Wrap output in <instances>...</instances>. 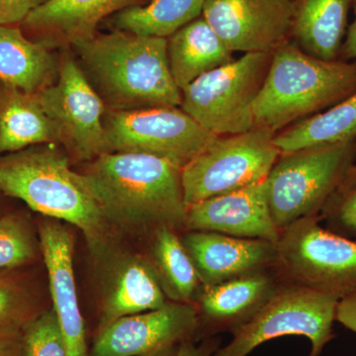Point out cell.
<instances>
[{
	"label": "cell",
	"mask_w": 356,
	"mask_h": 356,
	"mask_svg": "<svg viewBox=\"0 0 356 356\" xmlns=\"http://www.w3.org/2000/svg\"><path fill=\"white\" fill-rule=\"evenodd\" d=\"M351 8L353 9L355 18L346 30V37L339 53V60H356V0H353Z\"/></svg>",
	"instance_id": "e575fe53"
},
{
	"label": "cell",
	"mask_w": 356,
	"mask_h": 356,
	"mask_svg": "<svg viewBox=\"0 0 356 356\" xmlns=\"http://www.w3.org/2000/svg\"><path fill=\"white\" fill-rule=\"evenodd\" d=\"M220 339H206L199 346L195 341H184L178 346L177 356H211L220 348Z\"/></svg>",
	"instance_id": "836d02e7"
},
{
	"label": "cell",
	"mask_w": 356,
	"mask_h": 356,
	"mask_svg": "<svg viewBox=\"0 0 356 356\" xmlns=\"http://www.w3.org/2000/svg\"><path fill=\"white\" fill-rule=\"evenodd\" d=\"M58 74L46 44L30 41L18 28L0 26V83L35 95L55 83Z\"/></svg>",
	"instance_id": "7402d4cb"
},
{
	"label": "cell",
	"mask_w": 356,
	"mask_h": 356,
	"mask_svg": "<svg viewBox=\"0 0 356 356\" xmlns=\"http://www.w3.org/2000/svg\"><path fill=\"white\" fill-rule=\"evenodd\" d=\"M339 298L291 283L280 286L254 315L232 331L233 339L211 356H248L257 346L277 337H305L308 356H320L332 339Z\"/></svg>",
	"instance_id": "8992f818"
},
{
	"label": "cell",
	"mask_w": 356,
	"mask_h": 356,
	"mask_svg": "<svg viewBox=\"0 0 356 356\" xmlns=\"http://www.w3.org/2000/svg\"><path fill=\"white\" fill-rule=\"evenodd\" d=\"M151 262L166 297L191 303L201 281L177 229L159 226L153 231Z\"/></svg>",
	"instance_id": "d4e9b609"
},
{
	"label": "cell",
	"mask_w": 356,
	"mask_h": 356,
	"mask_svg": "<svg viewBox=\"0 0 356 356\" xmlns=\"http://www.w3.org/2000/svg\"><path fill=\"white\" fill-rule=\"evenodd\" d=\"M20 327H1L0 329V356H20Z\"/></svg>",
	"instance_id": "d6a6232c"
},
{
	"label": "cell",
	"mask_w": 356,
	"mask_h": 356,
	"mask_svg": "<svg viewBox=\"0 0 356 356\" xmlns=\"http://www.w3.org/2000/svg\"><path fill=\"white\" fill-rule=\"evenodd\" d=\"M20 356H67L55 311L40 312L22 327Z\"/></svg>",
	"instance_id": "4316f807"
},
{
	"label": "cell",
	"mask_w": 356,
	"mask_h": 356,
	"mask_svg": "<svg viewBox=\"0 0 356 356\" xmlns=\"http://www.w3.org/2000/svg\"><path fill=\"white\" fill-rule=\"evenodd\" d=\"M38 314L24 288L11 278L0 277V329H22Z\"/></svg>",
	"instance_id": "f1b7e54d"
},
{
	"label": "cell",
	"mask_w": 356,
	"mask_h": 356,
	"mask_svg": "<svg viewBox=\"0 0 356 356\" xmlns=\"http://www.w3.org/2000/svg\"><path fill=\"white\" fill-rule=\"evenodd\" d=\"M36 247L31 231L20 218L0 219V269L13 268L31 261Z\"/></svg>",
	"instance_id": "83f0119b"
},
{
	"label": "cell",
	"mask_w": 356,
	"mask_h": 356,
	"mask_svg": "<svg viewBox=\"0 0 356 356\" xmlns=\"http://www.w3.org/2000/svg\"><path fill=\"white\" fill-rule=\"evenodd\" d=\"M0 191L24 201L50 219L83 232L98 259L108 254L113 227L107 221L67 154L51 146L34 147L0 158Z\"/></svg>",
	"instance_id": "3957f363"
},
{
	"label": "cell",
	"mask_w": 356,
	"mask_h": 356,
	"mask_svg": "<svg viewBox=\"0 0 356 356\" xmlns=\"http://www.w3.org/2000/svg\"><path fill=\"white\" fill-rule=\"evenodd\" d=\"M275 134L255 127L243 134L218 136L182 168L187 208L266 180L281 154L273 142Z\"/></svg>",
	"instance_id": "ba28073f"
},
{
	"label": "cell",
	"mask_w": 356,
	"mask_h": 356,
	"mask_svg": "<svg viewBox=\"0 0 356 356\" xmlns=\"http://www.w3.org/2000/svg\"><path fill=\"white\" fill-rule=\"evenodd\" d=\"M318 221L305 218L280 232L275 267L295 284L341 299L356 292V241Z\"/></svg>",
	"instance_id": "9c48e42d"
},
{
	"label": "cell",
	"mask_w": 356,
	"mask_h": 356,
	"mask_svg": "<svg viewBox=\"0 0 356 356\" xmlns=\"http://www.w3.org/2000/svg\"><path fill=\"white\" fill-rule=\"evenodd\" d=\"M108 153H140L184 168L218 137L178 107L105 111Z\"/></svg>",
	"instance_id": "30bf717a"
},
{
	"label": "cell",
	"mask_w": 356,
	"mask_h": 356,
	"mask_svg": "<svg viewBox=\"0 0 356 356\" xmlns=\"http://www.w3.org/2000/svg\"><path fill=\"white\" fill-rule=\"evenodd\" d=\"M81 70L110 110L180 107L168 38L116 30L72 44Z\"/></svg>",
	"instance_id": "7a4b0ae2"
},
{
	"label": "cell",
	"mask_w": 356,
	"mask_h": 356,
	"mask_svg": "<svg viewBox=\"0 0 356 356\" xmlns=\"http://www.w3.org/2000/svg\"><path fill=\"white\" fill-rule=\"evenodd\" d=\"M355 158L356 138L281 153L266 180L269 209L280 232L318 216L341 191Z\"/></svg>",
	"instance_id": "5b68a950"
},
{
	"label": "cell",
	"mask_w": 356,
	"mask_h": 356,
	"mask_svg": "<svg viewBox=\"0 0 356 356\" xmlns=\"http://www.w3.org/2000/svg\"><path fill=\"white\" fill-rule=\"evenodd\" d=\"M273 53H248L198 77L181 90L180 108L217 136L255 128L254 106Z\"/></svg>",
	"instance_id": "52a82bcc"
},
{
	"label": "cell",
	"mask_w": 356,
	"mask_h": 356,
	"mask_svg": "<svg viewBox=\"0 0 356 356\" xmlns=\"http://www.w3.org/2000/svg\"><path fill=\"white\" fill-rule=\"evenodd\" d=\"M293 0H206L204 19L235 53H273L291 33Z\"/></svg>",
	"instance_id": "4fadbf2b"
},
{
	"label": "cell",
	"mask_w": 356,
	"mask_h": 356,
	"mask_svg": "<svg viewBox=\"0 0 356 356\" xmlns=\"http://www.w3.org/2000/svg\"><path fill=\"white\" fill-rule=\"evenodd\" d=\"M57 144L58 137L36 95L0 88V154L15 153L34 145Z\"/></svg>",
	"instance_id": "603a6c76"
},
{
	"label": "cell",
	"mask_w": 356,
	"mask_h": 356,
	"mask_svg": "<svg viewBox=\"0 0 356 356\" xmlns=\"http://www.w3.org/2000/svg\"><path fill=\"white\" fill-rule=\"evenodd\" d=\"M336 321L356 334V292L339 299Z\"/></svg>",
	"instance_id": "1f68e13d"
},
{
	"label": "cell",
	"mask_w": 356,
	"mask_h": 356,
	"mask_svg": "<svg viewBox=\"0 0 356 356\" xmlns=\"http://www.w3.org/2000/svg\"><path fill=\"white\" fill-rule=\"evenodd\" d=\"M168 53L173 79L180 90L203 74L235 60L233 51L203 16L168 37Z\"/></svg>",
	"instance_id": "44dd1931"
},
{
	"label": "cell",
	"mask_w": 356,
	"mask_h": 356,
	"mask_svg": "<svg viewBox=\"0 0 356 356\" xmlns=\"http://www.w3.org/2000/svg\"><path fill=\"white\" fill-rule=\"evenodd\" d=\"M197 307L168 302L156 310L127 316L97 332L90 356H145L197 339Z\"/></svg>",
	"instance_id": "7c38bea8"
},
{
	"label": "cell",
	"mask_w": 356,
	"mask_h": 356,
	"mask_svg": "<svg viewBox=\"0 0 356 356\" xmlns=\"http://www.w3.org/2000/svg\"><path fill=\"white\" fill-rule=\"evenodd\" d=\"M353 187H356V165H353L350 168V172H348V177H346L343 185H341V188L339 193L348 191V189L353 188Z\"/></svg>",
	"instance_id": "d590c367"
},
{
	"label": "cell",
	"mask_w": 356,
	"mask_h": 356,
	"mask_svg": "<svg viewBox=\"0 0 356 356\" xmlns=\"http://www.w3.org/2000/svg\"><path fill=\"white\" fill-rule=\"evenodd\" d=\"M166 298L151 262L138 257L122 259L105 289L96 334L119 318L165 306Z\"/></svg>",
	"instance_id": "d6986e66"
},
{
	"label": "cell",
	"mask_w": 356,
	"mask_h": 356,
	"mask_svg": "<svg viewBox=\"0 0 356 356\" xmlns=\"http://www.w3.org/2000/svg\"><path fill=\"white\" fill-rule=\"evenodd\" d=\"M72 159L91 161L108 153L103 125L105 104L70 56L58 64L55 83L35 93Z\"/></svg>",
	"instance_id": "8fae6325"
},
{
	"label": "cell",
	"mask_w": 356,
	"mask_h": 356,
	"mask_svg": "<svg viewBox=\"0 0 356 356\" xmlns=\"http://www.w3.org/2000/svg\"><path fill=\"white\" fill-rule=\"evenodd\" d=\"M182 168L140 153H105L88 161L81 181L112 227L185 228Z\"/></svg>",
	"instance_id": "6da1fadb"
},
{
	"label": "cell",
	"mask_w": 356,
	"mask_h": 356,
	"mask_svg": "<svg viewBox=\"0 0 356 356\" xmlns=\"http://www.w3.org/2000/svg\"><path fill=\"white\" fill-rule=\"evenodd\" d=\"M47 0H0V26L24 22L27 16Z\"/></svg>",
	"instance_id": "4dcf8cb0"
},
{
	"label": "cell",
	"mask_w": 356,
	"mask_h": 356,
	"mask_svg": "<svg viewBox=\"0 0 356 356\" xmlns=\"http://www.w3.org/2000/svg\"><path fill=\"white\" fill-rule=\"evenodd\" d=\"M353 0H295L291 33L309 55L339 60Z\"/></svg>",
	"instance_id": "ffe728a7"
},
{
	"label": "cell",
	"mask_w": 356,
	"mask_h": 356,
	"mask_svg": "<svg viewBox=\"0 0 356 356\" xmlns=\"http://www.w3.org/2000/svg\"><path fill=\"white\" fill-rule=\"evenodd\" d=\"M178 346H179L165 348V350L156 351V353H152V355L145 356H177Z\"/></svg>",
	"instance_id": "8d00e7d4"
},
{
	"label": "cell",
	"mask_w": 356,
	"mask_h": 356,
	"mask_svg": "<svg viewBox=\"0 0 356 356\" xmlns=\"http://www.w3.org/2000/svg\"><path fill=\"white\" fill-rule=\"evenodd\" d=\"M206 0H151L147 6L124 9L113 18L117 30L140 36L168 38L197 19Z\"/></svg>",
	"instance_id": "484cf974"
},
{
	"label": "cell",
	"mask_w": 356,
	"mask_h": 356,
	"mask_svg": "<svg viewBox=\"0 0 356 356\" xmlns=\"http://www.w3.org/2000/svg\"><path fill=\"white\" fill-rule=\"evenodd\" d=\"M355 92L356 60H322L285 41L273 51L255 100V127L280 132Z\"/></svg>",
	"instance_id": "277c9868"
},
{
	"label": "cell",
	"mask_w": 356,
	"mask_h": 356,
	"mask_svg": "<svg viewBox=\"0 0 356 356\" xmlns=\"http://www.w3.org/2000/svg\"><path fill=\"white\" fill-rule=\"evenodd\" d=\"M145 0H47L24 20L43 35L47 44H74L96 34L100 21L110 14L140 6Z\"/></svg>",
	"instance_id": "ac0fdd59"
},
{
	"label": "cell",
	"mask_w": 356,
	"mask_h": 356,
	"mask_svg": "<svg viewBox=\"0 0 356 356\" xmlns=\"http://www.w3.org/2000/svg\"><path fill=\"white\" fill-rule=\"evenodd\" d=\"M185 229L257 238L275 245L280 236L269 209L266 180L189 206Z\"/></svg>",
	"instance_id": "9a60e30c"
},
{
	"label": "cell",
	"mask_w": 356,
	"mask_h": 356,
	"mask_svg": "<svg viewBox=\"0 0 356 356\" xmlns=\"http://www.w3.org/2000/svg\"><path fill=\"white\" fill-rule=\"evenodd\" d=\"M203 287L276 266L275 243L214 232L189 231L181 238Z\"/></svg>",
	"instance_id": "2e32d148"
},
{
	"label": "cell",
	"mask_w": 356,
	"mask_h": 356,
	"mask_svg": "<svg viewBox=\"0 0 356 356\" xmlns=\"http://www.w3.org/2000/svg\"><path fill=\"white\" fill-rule=\"evenodd\" d=\"M323 213L332 232L356 236V187L337 194Z\"/></svg>",
	"instance_id": "f546056e"
},
{
	"label": "cell",
	"mask_w": 356,
	"mask_h": 356,
	"mask_svg": "<svg viewBox=\"0 0 356 356\" xmlns=\"http://www.w3.org/2000/svg\"><path fill=\"white\" fill-rule=\"evenodd\" d=\"M39 240L48 270L51 308L62 330L67 356H90L74 280V236L62 222L49 218L39 224Z\"/></svg>",
	"instance_id": "5bb4252c"
},
{
	"label": "cell",
	"mask_w": 356,
	"mask_h": 356,
	"mask_svg": "<svg viewBox=\"0 0 356 356\" xmlns=\"http://www.w3.org/2000/svg\"><path fill=\"white\" fill-rule=\"evenodd\" d=\"M278 287L268 269L203 287L197 308L198 334L202 329L204 334L206 331L209 334L233 331L252 317Z\"/></svg>",
	"instance_id": "e0dca14e"
},
{
	"label": "cell",
	"mask_w": 356,
	"mask_h": 356,
	"mask_svg": "<svg viewBox=\"0 0 356 356\" xmlns=\"http://www.w3.org/2000/svg\"><path fill=\"white\" fill-rule=\"evenodd\" d=\"M355 138L356 92L331 108L283 129L275 134L273 142L281 153H289L303 147Z\"/></svg>",
	"instance_id": "cb8c5ba5"
}]
</instances>
